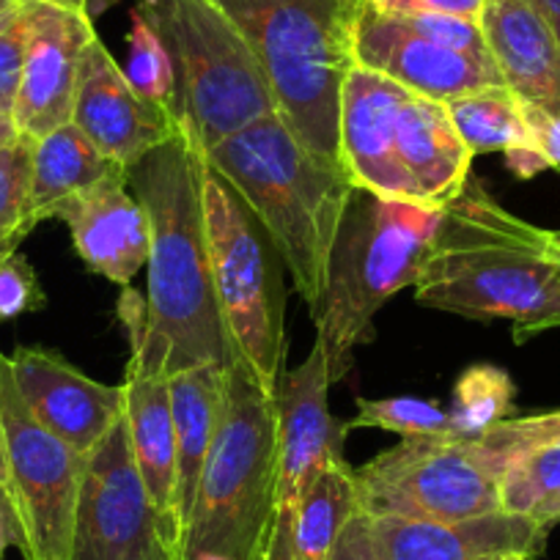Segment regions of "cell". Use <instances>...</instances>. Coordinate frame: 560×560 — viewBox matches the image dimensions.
I'll use <instances>...</instances> for the list:
<instances>
[{"label": "cell", "instance_id": "6da1fadb", "mask_svg": "<svg viewBox=\"0 0 560 560\" xmlns=\"http://www.w3.org/2000/svg\"><path fill=\"white\" fill-rule=\"evenodd\" d=\"M415 303L462 319L514 325V341L560 330V253L544 231L470 179L429 245Z\"/></svg>", "mask_w": 560, "mask_h": 560}, {"label": "cell", "instance_id": "7a4b0ae2", "mask_svg": "<svg viewBox=\"0 0 560 560\" xmlns=\"http://www.w3.org/2000/svg\"><path fill=\"white\" fill-rule=\"evenodd\" d=\"M201 185L203 152L182 129L129 168L149 218L147 322L168 349L171 374L236 363L214 294Z\"/></svg>", "mask_w": 560, "mask_h": 560}, {"label": "cell", "instance_id": "3957f363", "mask_svg": "<svg viewBox=\"0 0 560 560\" xmlns=\"http://www.w3.org/2000/svg\"><path fill=\"white\" fill-rule=\"evenodd\" d=\"M203 160L261 223L294 289L314 311L354 192L347 171L311 152L280 113L247 124L203 152Z\"/></svg>", "mask_w": 560, "mask_h": 560}, {"label": "cell", "instance_id": "277c9868", "mask_svg": "<svg viewBox=\"0 0 560 560\" xmlns=\"http://www.w3.org/2000/svg\"><path fill=\"white\" fill-rule=\"evenodd\" d=\"M250 45L275 105L311 152L341 165L338 107L363 0H212Z\"/></svg>", "mask_w": 560, "mask_h": 560}, {"label": "cell", "instance_id": "5b68a950", "mask_svg": "<svg viewBox=\"0 0 560 560\" xmlns=\"http://www.w3.org/2000/svg\"><path fill=\"white\" fill-rule=\"evenodd\" d=\"M278 401L245 365L223 376V407L198 481L185 560H267L278 503Z\"/></svg>", "mask_w": 560, "mask_h": 560}, {"label": "cell", "instance_id": "8992f818", "mask_svg": "<svg viewBox=\"0 0 560 560\" xmlns=\"http://www.w3.org/2000/svg\"><path fill=\"white\" fill-rule=\"evenodd\" d=\"M443 212L354 190L327 264L325 292L311 311L330 382L352 369L354 349L374 338V316L418 283Z\"/></svg>", "mask_w": 560, "mask_h": 560}, {"label": "cell", "instance_id": "52a82bcc", "mask_svg": "<svg viewBox=\"0 0 560 560\" xmlns=\"http://www.w3.org/2000/svg\"><path fill=\"white\" fill-rule=\"evenodd\" d=\"M135 9L168 52L174 121L201 152L278 113L261 63L212 0H138Z\"/></svg>", "mask_w": 560, "mask_h": 560}, {"label": "cell", "instance_id": "ba28073f", "mask_svg": "<svg viewBox=\"0 0 560 560\" xmlns=\"http://www.w3.org/2000/svg\"><path fill=\"white\" fill-rule=\"evenodd\" d=\"M203 225L214 294L236 363L275 393L287 360L283 261L242 198L203 160Z\"/></svg>", "mask_w": 560, "mask_h": 560}, {"label": "cell", "instance_id": "9c48e42d", "mask_svg": "<svg viewBox=\"0 0 560 560\" xmlns=\"http://www.w3.org/2000/svg\"><path fill=\"white\" fill-rule=\"evenodd\" d=\"M503 465L481 440L409 438L354 470L365 516L465 522L503 511Z\"/></svg>", "mask_w": 560, "mask_h": 560}, {"label": "cell", "instance_id": "30bf717a", "mask_svg": "<svg viewBox=\"0 0 560 560\" xmlns=\"http://www.w3.org/2000/svg\"><path fill=\"white\" fill-rule=\"evenodd\" d=\"M0 429L7 451V492L25 560H69L83 487L85 456L47 432L14 385L0 352Z\"/></svg>", "mask_w": 560, "mask_h": 560}, {"label": "cell", "instance_id": "8fae6325", "mask_svg": "<svg viewBox=\"0 0 560 560\" xmlns=\"http://www.w3.org/2000/svg\"><path fill=\"white\" fill-rule=\"evenodd\" d=\"M69 560H182L135 465L127 418L85 456Z\"/></svg>", "mask_w": 560, "mask_h": 560}, {"label": "cell", "instance_id": "7c38bea8", "mask_svg": "<svg viewBox=\"0 0 560 560\" xmlns=\"http://www.w3.org/2000/svg\"><path fill=\"white\" fill-rule=\"evenodd\" d=\"M118 319L129 338V360L124 371V418L135 465L147 483L152 503L174 536V476H176V429L171 401L168 349L149 330L147 300L132 287L118 298ZM182 555V549H179Z\"/></svg>", "mask_w": 560, "mask_h": 560}, {"label": "cell", "instance_id": "4fadbf2b", "mask_svg": "<svg viewBox=\"0 0 560 560\" xmlns=\"http://www.w3.org/2000/svg\"><path fill=\"white\" fill-rule=\"evenodd\" d=\"M330 385L325 349L316 341L303 365L283 371L275 387L280 465L272 538L287 530L316 472L347 459L343 443L349 423L330 412Z\"/></svg>", "mask_w": 560, "mask_h": 560}, {"label": "cell", "instance_id": "5bb4252c", "mask_svg": "<svg viewBox=\"0 0 560 560\" xmlns=\"http://www.w3.org/2000/svg\"><path fill=\"white\" fill-rule=\"evenodd\" d=\"M23 9L28 36L12 118L20 138L39 140L72 121L80 67L96 31L89 14L50 0H23Z\"/></svg>", "mask_w": 560, "mask_h": 560}, {"label": "cell", "instance_id": "9a60e30c", "mask_svg": "<svg viewBox=\"0 0 560 560\" xmlns=\"http://www.w3.org/2000/svg\"><path fill=\"white\" fill-rule=\"evenodd\" d=\"M352 56L358 67L385 74L412 96L443 105L470 91L503 85L494 61L423 39L369 0H363L354 20Z\"/></svg>", "mask_w": 560, "mask_h": 560}, {"label": "cell", "instance_id": "2e32d148", "mask_svg": "<svg viewBox=\"0 0 560 560\" xmlns=\"http://www.w3.org/2000/svg\"><path fill=\"white\" fill-rule=\"evenodd\" d=\"M407 100L409 91L385 74L358 63L349 69L338 107V152L354 190L387 201L418 203L398 158V118Z\"/></svg>", "mask_w": 560, "mask_h": 560}, {"label": "cell", "instance_id": "e0dca14e", "mask_svg": "<svg viewBox=\"0 0 560 560\" xmlns=\"http://www.w3.org/2000/svg\"><path fill=\"white\" fill-rule=\"evenodd\" d=\"M9 365L34 418L80 456H89L124 418L121 385L91 380L52 349L18 347Z\"/></svg>", "mask_w": 560, "mask_h": 560}, {"label": "cell", "instance_id": "ac0fdd59", "mask_svg": "<svg viewBox=\"0 0 560 560\" xmlns=\"http://www.w3.org/2000/svg\"><path fill=\"white\" fill-rule=\"evenodd\" d=\"M72 124L124 171L140 163L152 149L163 147L179 129L168 113L149 105L132 89L100 36L91 39L83 56Z\"/></svg>", "mask_w": 560, "mask_h": 560}, {"label": "cell", "instance_id": "d6986e66", "mask_svg": "<svg viewBox=\"0 0 560 560\" xmlns=\"http://www.w3.org/2000/svg\"><path fill=\"white\" fill-rule=\"evenodd\" d=\"M380 560H500L544 552L549 527L530 514H494L465 522H418L398 516H369Z\"/></svg>", "mask_w": 560, "mask_h": 560}, {"label": "cell", "instance_id": "ffe728a7", "mask_svg": "<svg viewBox=\"0 0 560 560\" xmlns=\"http://www.w3.org/2000/svg\"><path fill=\"white\" fill-rule=\"evenodd\" d=\"M127 187L129 179H110L69 198L56 212L85 267L121 289L149 261V218Z\"/></svg>", "mask_w": 560, "mask_h": 560}, {"label": "cell", "instance_id": "44dd1931", "mask_svg": "<svg viewBox=\"0 0 560 560\" xmlns=\"http://www.w3.org/2000/svg\"><path fill=\"white\" fill-rule=\"evenodd\" d=\"M481 28L505 89L560 113V42L527 0H489Z\"/></svg>", "mask_w": 560, "mask_h": 560}, {"label": "cell", "instance_id": "7402d4cb", "mask_svg": "<svg viewBox=\"0 0 560 560\" xmlns=\"http://www.w3.org/2000/svg\"><path fill=\"white\" fill-rule=\"evenodd\" d=\"M398 158L420 207L443 212L470 182L472 152L451 124L443 102L409 94L398 118Z\"/></svg>", "mask_w": 560, "mask_h": 560}, {"label": "cell", "instance_id": "603a6c76", "mask_svg": "<svg viewBox=\"0 0 560 560\" xmlns=\"http://www.w3.org/2000/svg\"><path fill=\"white\" fill-rule=\"evenodd\" d=\"M225 369L196 365L171 374V401H174L176 429V476H174V530L185 560V538L190 511L196 503L198 481L207 465L209 445L223 407Z\"/></svg>", "mask_w": 560, "mask_h": 560}, {"label": "cell", "instance_id": "cb8c5ba5", "mask_svg": "<svg viewBox=\"0 0 560 560\" xmlns=\"http://www.w3.org/2000/svg\"><path fill=\"white\" fill-rule=\"evenodd\" d=\"M110 179H129V171L107 160L72 121L31 140V182L25 201V236L45 220L56 218L58 207L85 190Z\"/></svg>", "mask_w": 560, "mask_h": 560}, {"label": "cell", "instance_id": "d4e9b609", "mask_svg": "<svg viewBox=\"0 0 560 560\" xmlns=\"http://www.w3.org/2000/svg\"><path fill=\"white\" fill-rule=\"evenodd\" d=\"M358 511L354 467L347 459L327 465L314 476L287 530L269 541L267 560H330Z\"/></svg>", "mask_w": 560, "mask_h": 560}, {"label": "cell", "instance_id": "484cf974", "mask_svg": "<svg viewBox=\"0 0 560 560\" xmlns=\"http://www.w3.org/2000/svg\"><path fill=\"white\" fill-rule=\"evenodd\" d=\"M451 124L465 140L472 158L494 152H520L527 149V124L522 100L505 85L470 91L445 102Z\"/></svg>", "mask_w": 560, "mask_h": 560}, {"label": "cell", "instance_id": "4316f807", "mask_svg": "<svg viewBox=\"0 0 560 560\" xmlns=\"http://www.w3.org/2000/svg\"><path fill=\"white\" fill-rule=\"evenodd\" d=\"M516 385L503 369L489 363L470 365L456 380L451 398V427L459 440H481L514 412Z\"/></svg>", "mask_w": 560, "mask_h": 560}, {"label": "cell", "instance_id": "83f0119b", "mask_svg": "<svg viewBox=\"0 0 560 560\" xmlns=\"http://www.w3.org/2000/svg\"><path fill=\"white\" fill-rule=\"evenodd\" d=\"M354 407H358V415L349 420V429H385L401 440L456 438L448 409L423 401V398H358Z\"/></svg>", "mask_w": 560, "mask_h": 560}, {"label": "cell", "instance_id": "f1b7e54d", "mask_svg": "<svg viewBox=\"0 0 560 560\" xmlns=\"http://www.w3.org/2000/svg\"><path fill=\"white\" fill-rule=\"evenodd\" d=\"M127 42L129 58L127 69H124L127 80L149 105H154L158 110L168 113L174 118V67H171V58L160 36L154 34V28L143 20L138 9H132V25H129Z\"/></svg>", "mask_w": 560, "mask_h": 560}, {"label": "cell", "instance_id": "f546056e", "mask_svg": "<svg viewBox=\"0 0 560 560\" xmlns=\"http://www.w3.org/2000/svg\"><path fill=\"white\" fill-rule=\"evenodd\" d=\"M560 494V443L514 456L500 476V503L511 514H533L544 500Z\"/></svg>", "mask_w": 560, "mask_h": 560}, {"label": "cell", "instance_id": "4dcf8cb0", "mask_svg": "<svg viewBox=\"0 0 560 560\" xmlns=\"http://www.w3.org/2000/svg\"><path fill=\"white\" fill-rule=\"evenodd\" d=\"M31 182V140L18 138L0 149V253L25 240L23 220Z\"/></svg>", "mask_w": 560, "mask_h": 560}, {"label": "cell", "instance_id": "1f68e13d", "mask_svg": "<svg viewBox=\"0 0 560 560\" xmlns=\"http://www.w3.org/2000/svg\"><path fill=\"white\" fill-rule=\"evenodd\" d=\"M481 443L505 467L514 456L527 454L533 448H541V445L560 443V409L503 420L487 438H481Z\"/></svg>", "mask_w": 560, "mask_h": 560}, {"label": "cell", "instance_id": "d6a6232c", "mask_svg": "<svg viewBox=\"0 0 560 560\" xmlns=\"http://www.w3.org/2000/svg\"><path fill=\"white\" fill-rule=\"evenodd\" d=\"M396 18L404 28L415 31L418 36L429 42H438V45L451 47V50L467 52V56L487 58L494 61L492 52H489L487 36H483L481 20H467V18H454V14H390Z\"/></svg>", "mask_w": 560, "mask_h": 560}, {"label": "cell", "instance_id": "836d02e7", "mask_svg": "<svg viewBox=\"0 0 560 560\" xmlns=\"http://www.w3.org/2000/svg\"><path fill=\"white\" fill-rule=\"evenodd\" d=\"M47 305L39 275L18 250L0 253V325L23 314H34Z\"/></svg>", "mask_w": 560, "mask_h": 560}, {"label": "cell", "instance_id": "e575fe53", "mask_svg": "<svg viewBox=\"0 0 560 560\" xmlns=\"http://www.w3.org/2000/svg\"><path fill=\"white\" fill-rule=\"evenodd\" d=\"M25 23L23 0H14L7 12L0 14V116L12 118L18 105L20 80H23L25 63Z\"/></svg>", "mask_w": 560, "mask_h": 560}, {"label": "cell", "instance_id": "d590c367", "mask_svg": "<svg viewBox=\"0 0 560 560\" xmlns=\"http://www.w3.org/2000/svg\"><path fill=\"white\" fill-rule=\"evenodd\" d=\"M527 124V149L538 158L544 171H558L560 174V113L541 110L536 105H525Z\"/></svg>", "mask_w": 560, "mask_h": 560}, {"label": "cell", "instance_id": "8d00e7d4", "mask_svg": "<svg viewBox=\"0 0 560 560\" xmlns=\"http://www.w3.org/2000/svg\"><path fill=\"white\" fill-rule=\"evenodd\" d=\"M385 14H454V18L481 20L489 0H369Z\"/></svg>", "mask_w": 560, "mask_h": 560}, {"label": "cell", "instance_id": "74e56055", "mask_svg": "<svg viewBox=\"0 0 560 560\" xmlns=\"http://www.w3.org/2000/svg\"><path fill=\"white\" fill-rule=\"evenodd\" d=\"M330 560H380L374 536H371L369 516L358 511V514L349 520V525L343 527V533L338 536V544L336 549H332Z\"/></svg>", "mask_w": 560, "mask_h": 560}, {"label": "cell", "instance_id": "f35d334b", "mask_svg": "<svg viewBox=\"0 0 560 560\" xmlns=\"http://www.w3.org/2000/svg\"><path fill=\"white\" fill-rule=\"evenodd\" d=\"M9 547H18V525H14L12 503H9L7 489L0 487V560Z\"/></svg>", "mask_w": 560, "mask_h": 560}, {"label": "cell", "instance_id": "ab89813d", "mask_svg": "<svg viewBox=\"0 0 560 560\" xmlns=\"http://www.w3.org/2000/svg\"><path fill=\"white\" fill-rule=\"evenodd\" d=\"M527 3L541 14V20L549 25L555 39L560 42V0H527Z\"/></svg>", "mask_w": 560, "mask_h": 560}, {"label": "cell", "instance_id": "60d3db41", "mask_svg": "<svg viewBox=\"0 0 560 560\" xmlns=\"http://www.w3.org/2000/svg\"><path fill=\"white\" fill-rule=\"evenodd\" d=\"M533 520L541 522L544 527H555L560 522V494H555V498L544 500L541 505H538L536 511H533Z\"/></svg>", "mask_w": 560, "mask_h": 560}, {"label": "cell", "instance_id": "b9f144b4", "mask_svg": "<svg viewBox=\"0 0 560 560\" xmlns=\"http://www.w3.org/2000/svg\"><path fill=\"white\" fill-rule=\"evenodd\" d=\"M18 138H20V132H18V127H14V118L0 116V149L9 147V143H14Z\"/></svg>", "mask_w": 560, "mask_h": 560}, {"label": "cell", "instance_id": "7bdbcfd3", "mask_svg": "<svg viewBox=\"0 0 560 560\" xmlns=\"http://www.w3.org/2000/svg\"><path fill=\"white\" fill-rule=\"evenodd\" d=\"M118 0H89V18L94 20L96 14H102L105 12V9H110V7H116Z\"/></svg>", "mask_w": 560, "mask_h": 560}, {"label": "cell", "instance_id": "ee69618b", "mask_svg": "<svg viewBox=\"0 0 560 560\" xmlns=\"http://www.w3.org/2000/svg\"><path fill=\"white\" fill-rule=\"evenodd\" d=\"M50 3H58V7L74 9V12L89 14V0H50Z\"/></svg>", "mask_w": 560, "mask_h": 560}, {"label": "cell", "instance_id": "f6af8a7d", "mask_svg": "<svg viewBox=\"0 0 560 560\" xmlns=\"http://www.w3.org/2000/svg\"><path fill=\"white\" fill-rule=\"evenodd\" d=\"M0 487L7 489V451H3V429H0Z\"/></svg>", "mask_w": 560, "mask_h": 560}, {"label": "cell", "instance_id": "bcb514c9", "mask_svg": "<svg viewBox=\"0 0 560 560\" xmlns=\"http://www.w3.org/2000/svg\"><path fill=\"white\" fill-rule=\"evenodd\" d=\"M12 3H14V0H0V14L7 12V9H9V7H12Z\"/></svg>", "mask_w": 560, "mask_h": 560}, {"label": "cell", "instance_id": "7dc6e473", "mask_svg": "<svg viewBox=\"0 0 560 560\" xmlns=\"http://www.w3.org/2000/svg\"><path fill=\"white\" fill-rule=\"evenodd\" d=\"M196 560H229V558H220V555H201V558Z\"/></svg>", "mask_w": 560, "mask_h": 560}, {"label": "cell", "instance_id": "c3c4849f", "mask_svg": "<svg viewBox=\"0 0 560 560\" xmlns=\"http://www.w3.org/2000/svg\"><path fill=\"white\" fill-rule=\"evenodd\" d=\"M552 242H555V247H558V253H560V231H552Z\"/></svg>", "mask_w": 560, "mask_h": 560}, {"label": "cell", "instance_id": "681fc988", "mask_svg": "<svg viewBox=\"0 0 560 560\" xmlns=\"http://www.w3.org/2000/svg\"><path fill=\"white\" fill-rule=\"evenodd\" d=\"M500 560H527V558H522V555H505V558H500Z\"/></svg>", "mask_w": 560, "mask_h": 560}, {"label": "cell", "instance_id": "f907efd6", "mask_svg": "<svg viewBox=\"0 0 560 560\" xmlns=\"http://www.w3.org/2000/svg\"><path fill=\"white\" fill-rule=\"evenodd\" d=\"M3 253H7V250H3Z\"/></svg>", "mask_w": 560, "mask_h": 560}]
</instances>
